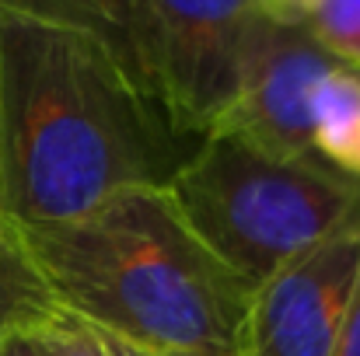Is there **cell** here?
<instances>
[{"label":"cell","instance_id":"4fadbf2b","mask_svg":"<svg viewBox=\"0 0 360 356\" xmlns=\"http://www.w3.org/2000/svg\"><path fill=\"white\" fill-rule=\"evenodd\" d=\"M91 329V325H88ZM95 336V346L102 356H172V353H161V350H150V346H140L133 339H122V336H112L105 329H91Z\"/></svg>","mask_w":360,"mask_h":356},{"label":"cell","instance_id":"3957f363","mask_svg":"<svg viewBox=\"0 0 360 356\" xmlns=\"http://www.w3.org/2000/svg\"><path fill=\"white\" fill-rule=\"evenodd\" d=\"M182 220L255 294L319 244L360 228V182L322 161L207 133L168 178Z\"/></svg>","mask_w":360,"mask_h":356},{"label":"cell","instance_id":"5b68a950","mask_svg":"<svg viewBox=\"0 0 360 356\" xmlns=\"http://www.w3.org/2000/svg\"><path fill=\"white\" fill-rule=\"evenodd\" d=\"M333 67L336 60L304 21L266 11L248 42L238 95L210 133H235L280 157L319 161L311 147V91Z\"/></svg>","mask_w":360,"mask_h":356},{"label":"cell","instance_id":"277c9868","mask_svg":"<svg viewBox=\"0 0 360 356\" xmlns=\"http://www.w3.org/2000/svg\"><path fill=\"white\" fill-rule=\"evenodd\" d=\"M262 0H136V74L179 140L231 109Z\"/></svg>","mask_w":360,"mask_h":356},{"label":"cell","instance_id":"52a82bcc","mask_svg":"<svg viewBox=\"0 0 360 356\" xmlns=\"http://www.w3.org/2000/svg\"><path fill=\"white\" fill-rule=\"evenodd\" d=\"M311 147L322 164L360 182V74L343 63L311 91Z\"/></svg>","mask_w":360,"mask_h":356},{"label":"cell","instance_id":"8fae6325","mask_svg":"<svg viewBox=\"0 0 360 356\" xmlns=\"http://www.w3.org/2000/svg\"><path fill=\"white\" fill-rule=\"evenodd\" d=\"M35 332H39V343L46 346V356H102L91 329L81 318H74L70 311H60L49 325H42Z\"/></svg>","mask_w":360,"mask_h":356},{"label":"cell","instance_id":"9a60e30c","mask_svg":"<svg viewBox=\"0 0 360 356\" xmlns=\"http://www.w3.org/2000/svg\"><path fill=\"white\" fill-rule=\"evenodd\" d=\"M262 4H266L269 14H280V18H294V21H301L304 11H308L315 0H262Z\"/></svg>","mask_w":360,"mask_h":356},{"label":"cell","instance_id":"7a4b0ae2","mask_svg":"<svg viewBox=\"0 0 360 356\" xmlns=\"http://www.w3.org/2000/svg\"><path fill=\"white\" fill-rule=\"evenodd\" d=\"M56 304L91 329L172 356H235L252 290L193 235L165 185L21 231Z\"/></svg>","mask_w":360,"mask_h":356},{"label":"cell","instance_id":"6da1fadb","mask_svg":"<svg viewBox=\"0 0 360 356\" xmlns=\"http://www.w3.org/2000/svg\"><path fill=\"white\" fill-rule=\"evenodd\" d=\"M182 157V140L105 39L0 7V213L18 231L168 185Z\"/></svg>","mask_w":360,"mask_h":356},{"label":"cell","instance_id":"30bf717a","mask_svg":"<svg viewBox=\"0 0 360 356\" xmlns=\"http://www.w3.org/2000/svg\"><path fill=\"white\" fill-rule=\"evenodd\" d=\"M301 21L336 63L360 74V0H315Z\"/></svg>","mask_w":360,"mask_h":356},{"label":"cell","instance_id":"7c38bea8","mask_svg":"<svg viewBox=\"0 0 360 356\" xmlns=\"http://www.w3.org/2000/svg\"><path fill=\"white\" fill-rule=\"evenodd\" d=\"M333 356H360V276H357V286H354V297H350V308H347V318H343V329H340Z\"/></svg>","mask_w":360,"mask_h":356},{"label":"cell","instance_id":"9c48e42d","mask_svg":"<svg viewBox=\"0 0 360 356\" xmlns=\"http://www.w3.org/2000/svg\"><path fill=\"white\" fill-rule=\"evenodd\" d=\"M0 7L39 21L84 28L105 39L136 70V0H0Z\"/></svg>","mask_w":360,"mask_h":356},{"label":"cell","instance_id":"ba28073f","mask_svg":"<svg viewBox=\"0 0 360 356\" xmlns=\"http://www.w3.org/2000/svg\"><path fill=\"white\" fill-rule=\"evenodd\" d=\"M60 311L63 308L56 304L21 231L0 213V339L14 332H35Z\"/></svg>","mask_w":360,"mask_h":356},{"label":"cell","instance_id":"5bb4252c","mask_svg":"<svg viewBox=\"0 0 360 356\" xmlns=\"http://www.w3.org/2000/svg\"><path fill=\"white\" fill-rule=\"evenodd\" d=\"M0 356H46V346L39 343V332H14L0 339Z\"/></svg>","mask_w":360,"mask_h":356},{"label":"cell","instance_id":"8992f818","mask_svg":"<svg viewBox=\"0 0 360 356\" xmlns=\"http://www.w3.org/2000/svg\"><path fill=\"white\" fill-rule=\"evenodd\" d=\"M357 276L360 228H354L252 294L235 356H333Z\"/></svg>","mask_w":360,"mask_h":356}]
</instances>
